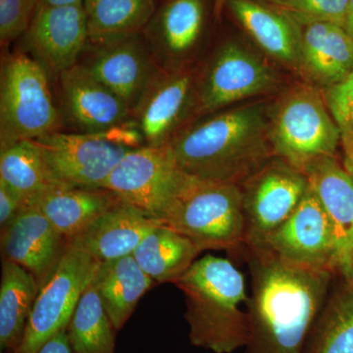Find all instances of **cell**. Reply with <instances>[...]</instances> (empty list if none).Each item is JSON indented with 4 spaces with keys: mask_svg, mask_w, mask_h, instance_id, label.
I'll use <instances>...</instances> for the list:
<instances>
[{
    "mask_svg": "<svg viewBox=\"0 0 353 353\" xmlns=\"http://www.w3.org/2000/svg\"><path fill=\"white\" fill-rule=\"evenodd\" d=\"M252 279L245 353H304L336 274L281 259L262 245H243Z\"/></svg>",
    "mask_w": 353,
    "mask_h": 353,
    "instance_id": "1",
    "label": "cell"
},
{
    "mask_svg": "<svg viewBox=\"0 0 353 353\" xmlns=\"http://www.w3.org/2000/svg\"><path fill=\"white\" fill-rule=\"evenodd\" d=\"M168 145L187 175L239 185L276 157L266 109L256 104L223 111L181 130Z\"/></svg>",
    "mask_w": 353,
    "mask_h": 353,
    "instance_id": "2",
    "label": "cell"
},
{
    "mask_svg": "<svg viewBox=\"0 0 353 353\" xmlns=\"http://www.w3.org/2000/svg\"><path fill=\"white\" fill-rule=\"evenodd\" d=\"M185 296V318L194 347L233 353L250 341L245 276L231 260L208 254L176 279Z\"/></svg>",
    "mask_w": 353,
    "mask_h": 353,
    "instance_id": "3",
    "label": "cell"
},
{
    "mask_svg": "<svg viewBox=\"0 0 353 353\" xmlns=\"http://www.w3.org/2000/svg\"><path fill=\"white\" fill-rule=\"evenodd\" d=\"M201 250L238 253L245 243L243 194L236 183L201 180L183 173L161 219Z\"/></svg>",
    "mask_w": 353,
    "mask_h": 353,
    "instance_id": "4",
    "label": "cell"
},
{
    "mask_svg": "<svg viewBox=\"0 0 353 353\" xmlns=\"http://www.w3.org/2000/svg\"><path fill=\"white\" fill-rule=\"evenodd\" d=\"M48 72L27 53L8 55L0 77V150L59 131Z\"/></svg>",
    "mask_w": 353,
    "mask_h": 353,
    "instance_id": "5",
    "label": "cell"
},
{
    "mask_svg": "<svg viewBox=\"0 0 353 353\" xmlns=\"http://www.w3.org/2000/svg\"><path fill=\"white\" fill-rule=\"evenodd\" d=\"M315 88H294L285 95L270 120L275 157L305 172L324 158L334 157L340 130Z\"/></svg>",
    "mask_w": 353,
    "mask_h": 353,
    "instance_id": "6",
    "label": "cell"
},
{
    "mask_svg": "<svg viewBox=\"0 0 353 353\" xmlns=\"http://www.w3.org/2000/svg\"><path fill=\"white\" fill-rule=\"evenodd\" d=\"M99 262L70 245L52 277L39 290L23 340L14 353H37L46 341L67 329Z\"/></svg>",
    "mask_w": 353,
    "mask_h": 353,
    "instance_id": "7",
    "label": "cell"
},
{
    "mask_svg": "<svg viewBox=\"0 0 353 353\" xmlns=\"http://www.w3.org/2000/svg\"><path fill=\"white\" fill-rule=\"evenodd\" d=\"M183 176L169 145H143L130 150L101 188L160 221Z\"/></svg>",
    "mask_w": 353,
    "mask_h": 353,
    "instance_id": "8",
    "label": "cell"
},
{
    "mask_svg": "<svg viewBox=\"0 0 353 353\" xmlns=\"http://www.w3.org/2000/svg\"><path fill=\"white\" fill-rule=\"evenodd\" d=\"M48 170L61 185L101 188L130 150L108 132H54L34 139Z\"/></svg>",
    "mask_w": 353,
    "mask_h": 353,
    "instance_id": "9",
    "label": "cell"
},
{
    "mask_svg": "<svg viewBox=\"0 0 353 353\" xmlns=\"http://www.w3.org/2000/svg\"><path fill=\"white\" fill-rule=\"evenodd\" d=\"M245 245H260L296 210L309 190L307 176L284 160L272 159L241 185Z\"/></svg>",
    "mask_w": 353,
    "mask_h": 353,
    "instance_id": "10",
    "label": "cell"
},
{
    "mask_svg": "<svg viewBox=\"0 0 353 353\" xmlns=\"http://www.w3.org/2000/svg\"><path fill=\"white\" fill-rule=\"evenodd\" d=\"M79 64L122 99L132 112L161 70L143 32L88 39Z\"/></svg>",
    "mask_w": 353,
    "mask_h": 353,
    "instance_id": "11",
    "label": "cell"
},
{
    "mask_svg": "<svg viewBox=\"0 0 353 353\" xmlns=\"http://www.w3.org/2000/svg\"><path fill=\"white\" fill-rule=\"evenodd\" d=\"M276 82L277 77L261 58L238 41H226L216 51L197 85L196 112H215L268 92Z\"/></svg>",
    "mask_w": 353,
    "mask_h": 353,
    "instance_id": "12",
    "label": "cell"
},
{
    "mask_svg": "<svg viewBox=\"0 0 353 353\" xmlns=\"http://www.w3.org/2000/svg\"><path fill=\"white\" fill-rule=\"evenodd\" d=\"M88 27L83 6H50L41 3L23 34L24 52L59 77L80 61L87 46Z\"/></svg>",
    "mask_w": 353,
    "mask_h": 353,
    "instance_id": "13",
    "label": "cell"
},
{
    "mask_svg": "<svg viewBox=\"0 0 353 353\" xmlns=\"http://www.w3.org/2000/svg\"><path fill=\"white\" fill-rule=\"evenodd\" d=\"M210 7L209 0H163L157 7L143 34L160 69H185L208 29Z\"/></svg>",
    "mask_w": 353,
    "mask_h": 353,
    "instance_id": "14",
    "label": "cell"
},
{
    "mask_svg": "<svg viewBox=\"0 0 353 353\" xmlns=\"http://www.w3.org/2000/svg\"><path fill=\"white\" fill-rule=\"evenodd\" d=\"M260 245L292 263L328 269L336 275L333 229L310 188L292 214Z\"/></svg>",
    "mask_w": 353,
    "mask_h": 353,
    "instance_id": "15",
    "label": "cell"
},
{
    "mask_svg": "<svg viewBox=\"0 0 353 353\" xmlns=\"http://www.w3.org/2000/svg\"><path fill=\"white\" fill-rule=\"evenodd\" d=\"M69 241L34 205H24L1 229L2 259L10 260L32 274L39 289L55 273Z\"/></svg>",
    "mask_w": 353,
    "mask_h": 353,
    "instance_id": "16",
    "label": "cell"
},
{
    "mask_svg": "<svg viewBox=\"0 0 353 353\" xmlns=\"http://www.w3.org/2000/svg\"><path fill=\"white\" fill-rule=\"evenodd\" d=\"M194 77L188 70H160L146 88L131 120L141 132L145 145H168L179 132L190 106L196 109Z\"/></svg>",
    "mask_w": 353,
    "mask_h": 353,
    "instance_id": "17",
    "label": "cell"
},
{
    "mask_svg": "<svg viewBox=\"0 0 353 353\" xmlns=\"http://www.w3.org/2000/svg\"><path fill=\"white\" fill-rule=\"evenodd\" d=\"M58 78L65 116L79 132H104L131 119L125 101L82 65L76 64Z\"/></svg>",
    "mask_w": 353,
    "mask_h": 353,
    "instance_id": "18",
    "label": "cell"
},
{
    "mask_svg": "<svg viewBox=\"0 0 353 353\" xmlns=\"http://www.w3.org/2000/svg\"><path fill=\"white\" fill-rule=\"evenodd\" d=\"M304 174L333 229L336 275L347 281L353 259V180L336 157L315 162Z\"/></svg>",
    "mask_w": 353,
    "mask_h": 353,
    "instance_id": "19",
    "label": "cell"
},
{
    "mask_svg": "<svg viewBox=\"0 0 353 353\" xmlns=\"http://www.w3.org/2000/svg\"><path fill=\"white\" fill-rule=\"evenodd\" d=\"M160 224L161 221L122 201L75 236L70 245L81 248L97 261H109L132 255Z\"/></svg>",
    "mask_w": 353,
    "mask_h": 353,
    "instance_id": "20",
    "label": "cell"
},
{
    "mask_svg": "<svg viewBox=\"0 0 353 353\" xmlns=\"http://www.w3.org/2000/svg\"><path fill=\"white\" fill-rule=\"evenodd\" d=\"M225 8L265 52L301 68V27L289 16L256 0H226Z\"/></svg>",
    "mask_w": 353,
    "mask_h": 353,
    "instance_id": "21",
    "label": "cell"
},
{
    "mask_svg": "<svg viewBox=\"0 0 353 353\" xmlns=\"http://www.w3.org/2000/svg\"><path fill=\"white\" fill-rule=\"evenodd\" d=\"M121 201L102 188L57 185L26 205L37 206L70 243Z\"/></svg>",
    "mask_w": 353,
    "mask_h": 353,
    "instance_id": "22",
    "label": "cell"
},
{
    "mask_svg": "<svg viewBox=\"0 0 353 353\" xmlns=\"http://www.w3.org/2000/svg\"><path fill=\"white\" fill-rule=\"evenodd\" d=\"M301 68L315 82L332 87L353 72V41L341 26L301 27Z\"/></svg>",
    "mask_w": 353,
    "mask_h": 353,
    "instance_id": "23",
    "label": "cell"
},
{
    "mask_svg": "<svg viewBox=\"0 0 353 353\" xmlns=\"http://www.w3.org/2000/svg\"><path fill=\"white\" fill-rule=\"evenodd\" d=\"M116 332L124 328L139 299L154 284L134 255L99 262L92 280Z\"/></svg>",
    "mask_w": 353,
    "mask_h": 353,
    "instance_id": "24",
    "label": "cell"
},
{
    "mask_svg": "<svg viewBox=\"0 0 353 353\" xmlns=\"http://www.w3.org/2000/svg\"><path fill=\"white\" fill-rule=\"evenodd\" d=\"M39 287L30 272L2 259L0 284V352L14 353L24 336Z\"/></svg>",
    "mask_w": 353,
    "mask_h": 353,
    "instance_id": "25",
    "label": "cell"
},
{
    "mask_svg": "<svg viewBox=\"0 0 353 353\" xmlns=\"http://www.w3.org/2000/svg\"><path fill=\"white\" fill-rule=\"evenodd\" d=\"M201 252L187 236L160 224L141 241L132 255L154 282L173 284Z\"/></svg>",
    "mask_w": 353,
    "mask_h": 353,
    "instance_id": "26",
    "label": "cell"
},
{
    "mask_svg": "<svg viewBox=\"0 0 353 353\" xmlns=\"http://www.w3.org/2000/svg\"><path fill=\"white\" fill-rule=\"evenodd\" d=\"M0 182L19 196L23 206L61 185L51 175L34 141H19L0 150Z\"/></svg>",
    "mask_w": 353,
    "mask_h": 353,
    "instance_id": "27",
    "label": "cell"
},
{
    "mask_svg": "<svg viewBox=\"0 0 353 353\" xmlns=\"http://www.w3.org/2000/svg\"><path fill=\"white\" fill-rule=\"evenodd\" d=\"M304 353H353V285L329 294Z\"/></svg>",
    "mask_w": 353,
    "mask_h": 353,
    "instance_id": "28",
    "label": "cell"
},
{
    "mask_svg": "<svg viewBox=\"0 0 353 353\" xmlns=\"http://www.w3.org/2000/svg\"><path fill=\"white\" fill-rule=\"evenodd\" d=\"M90 41L143 32L157 10L155 0H85Z\"/></svg>",
    "mask_w": 353,
    "mask_h": 353,
    "instance_id": "29",
    "label": "cell"
},
{
    "mask_svg": "<svg viewBox=\"0 0 353 353\" xmlns=\"http://www.w3.org/2000/svg\"><path fill=\"white\" fill-rule=\"evenodd\" d=\"M115 329L90 282L83 292L67 334L75 353H116Z\"/></svg>",
    "mask_w": 353,
    "mask_h": 353,
    "instance_id": "30",
    "label": "cell"
},
{
    "mask_svg": "<svg viewBox=\"0 0 353 353\" xmlns=\"http://www.w3.org/2000/svg\"><path fill=\"white\" fill-rule=\"evenodd\" d=\"M350 0H281L271 4L299 27L314 23L345 26Z\"/></svg>",
    "mask_w": 353,
    "mask_h": 353,
    "instance_id": "31",
    "label": "cell"
},
{
    "mask_svg": "<svg viewBox=\"0 0 353 353\" xmlns=\"http://www.w3.org/2000/svg\"><path fill=\"white\" fill-rule=\"evenodd\" d=\"M325 101L340 130L345 154H353V72L343 82L328 88Z\"/></svg>",
    "mask_w": 353,
    "mask_h": 353,
    "instance_id": "32",
    "label": "cell"
},
{
    "mask_svg": "<svg viewBox=\"0 0 353 353\" xmlns=\"http://www.w3.org/2000/svg\"><path fill=\"white\" fill-rule=\"evenodd\" d=\"M41 0H0V41L6 48L22 38L31 25Z\"/></svg>",
    "mask_w": 353,
    "mask_h": 353,
    "instance_id": "33",
    "label": "cell"
},
{
    "mask_svg": "<svg viewBox=\"0 0 353 353\" xmlns=\"http://www.w3.org/2000/svg\"><path fill=\"white\" fill-rule=\"evenodd\" d=\"M23 208L19 196L9 189L3 182H0V227L3 229L16 217Z\"/></svg>",
    "mask_w": 353,
    "mask_h": 353,
    "instance_id": "34",
    "label": "cell"
},
{
    "mask_svg": "<svg viewBox=\"0 0 353 353\" xmlns=\"http://www.w3.org/2000/svg\"><path fill=\"white\" fill-rule=\"evenodd\" d=\"M37 353H75L70 343L67 329L46 341Z\"/></svg>",
    "mask_w": 353,
    "mask_h": 353,
    "instance_id": "35",
    "label": "cell"
},
{
    "mask_svg": "<svg viewBox=\"0 0 353 353\" xmlns=\"http://www.w3.org/2000/svg\"><path fill=\"white\" fill-rule=\"evenodd\" d=\"M85 0H41V3L50 6H83Z\"/></svg>",
    "mask_w": 353,
    "mask_h": 353,
    "instance_id": "36",
    "label": "cell"
},
{
    "mask_svg": "<svg viewBox=\"0 0 353 353\" xmlns=\"http://www.w3.org/2000/svg\"><path fill=\"white\" fill-rule=\"evenodd\" d=\"M343 29L350 34V38H352L353 41V0H350Z\"/></svg>",
    "mask_w": 353,
    "mask_h": 353,
    "instance_id": "37",
    "label": "cell"
},
{
    "mask_svg": "<svg viewBox=\"0 0 353 353\" xmlns=\"http://www.w3.org/2000/svg\"><path fill=\"white\" fill-rule=\"evenodd\" d=\"M225 4L226 0H214V9H213V14H214V21L217 22L221 19L223 11L225 9Z\"/></svg>",
    "mask_w": 353,
    "mask_h": 353,
    "instance_id": "38",
    "label": "cell"
},
{
    "mask_svg": "<svg viewBox=\"0 0 353 353\" xmlns=\"http://www.w3.org/2000/svg\"><path fill=\"white\" fill-rule=\"evenodd\" d=\"M343 166L353 180V154H345Z\"/></svg>",
    "mask_w": 353,
    "mask_h": 353,
    "instance_id": "39",
    "label": "cell"
},
{
    "mask_svg": "<svg viewBox=\"0 0 353 353\" xmlns=\"http://www.w3.org/2000/svg\"><path fill=\"white\" fill-rule=\"evenodd\" d=\"M345 282L348 283V284L353 285V259H352V272H350V278H348V280L345 281Z\"/></svg>",
    "mask_w": 353,
    "mask_h": 353,
    "instance_id": "40",
    "label": "cell"
},
{
    "mask_svg": "<svg viewBox=\"0 0 353 353\" xmlns=\"http://www.w3.org/2000/svg\"><path fill=\"white\" fill-rule=\"evenodd\" d=\"M266 1H268L270 4H274L276 2L281 1V0H266Z\"/></svg>",
    "mask_w": 353,
    "mask_h": 353,
    "instance_id": "41",
    "label": "cell"
}]
</instances>
